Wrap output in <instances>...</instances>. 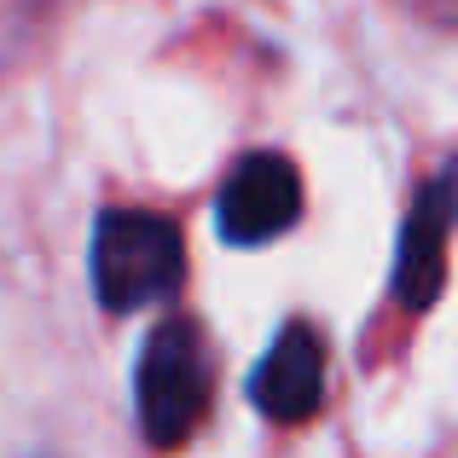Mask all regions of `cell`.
Listing matches in <instances>:
<instances>
[{
    "mask_svg": "<svg viewBox=\"0 0 458 458\" xmlns=\"http://www.w3.org/2000/svg\"><path fill=\"white\" fill-rule=\"evenodd\" d=\"M209 412V348L191 319H163L140 348V429L151 447H186Z\"/></svg>",
    "mask_w": 458,
    "mask_h": 458,
    "instance_id": "2",
    "label": "cell"
},
{
    "mask_svg": "<svg viewBox=\"0 0 458 458\" xmlns=\"http://www.w3.org/2000/svg\"><path fill=\"white\" fill-rule=\"evenodd\" d=\"M447 233H453V168H441L412 198L394 250V302L406 313H429L447 284Z\"/></svg>",
    "mask_w": 458,
    "mask_h": 458,
    "instance_id": "4",
    "label": "cell"
},
{
    "mask_svg": "<svg viewBox=\"0 0 458 458\" xmlns=\"http://www.w3.org/2000/svg\"><path fill=\"white\" fill-rule=\"evenodd\" d=\"M302 215V174H296L291 157L279 151H250L233 163L226 186L215 191V226H221L226 244L256 250L284 238Z\"/></svg>",
    "mask_w": 458,
    "mask_h": 458,
    "instance_id": "3",
    "label": "cell"
},
{
    "mask_svg": "<svg viewBox=\"0 0 458 458\" xmlns=\"http://www.w3.org/2000/svg\"><path fill=\"white\" fill-rule=\"evenodd\" d=\"M250 401L273 418V424H302L319 412L325 401V343L313 336V325L291 319L267 343V354L250 371Z\"/></svg>",
    "mask_w": 458,
    "mask_h": 458,
    "instance_id": "5",
    "label": "cell"
},
{
    "mask_svg": "<svg viewBox=\"0 0 458 458\" xmlns=\"http://www.w3.org/2000/svg\"><path fill=\"white\" fill-rule=\"evenodd\" d=\"M186 279V238L168 215L105 209L93 226V291L111 313L157 308Z\"/></svg>",
    "mask_w": 458,
    "mask_h": 458,
    "instance_id": "1",
    "label": "cell"
}]
</instances>
